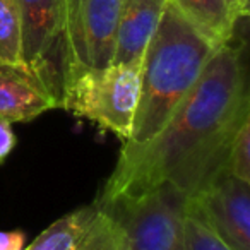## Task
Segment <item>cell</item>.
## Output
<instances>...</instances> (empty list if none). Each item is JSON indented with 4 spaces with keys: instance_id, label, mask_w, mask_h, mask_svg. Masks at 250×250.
Listing matches in <instances>:
<instances>
[{
    "instance_id": "6da1fadb",
    "label": "cell",
    "mask_w": 250,
    "mask_h": 250,
    "mask_svg": "<svg viewBox=\"0 0 250 250\" xmlns=\"http://www.w3.org/2000/svg\"><path fill=\"white\" fill-rule=\"evenodd\" d=\"M243 45L225 43L163 129L139 146H122L94 204L108 208L170 184L190 197L225 168L240 124L250 117Z\"/></svg>"
},
{
    "instance_id": "7a4b0ae2",
    "label": "cell",
    "mask_w": 250,
    "mask_h": 250,
    "mask_svg": "<svg viewBox=\"0 0 250 250\" xmlns=\"http://www.w3.org/2000/svg\"><path fill=\"white\" fill-rule=\"evenodd\" d=\"M216 48L219 46L201 35L168 0L141 59L136 117L130 139L122 146L144 144L163 129Z\"/></svg>"
},
{
    "instance_id": "3957f363",
    "label": "cell",
    "mask_w": 250,
    "mask_h": 250,
    "mask_svg": "<svg viewBox=\"0 0 250 250\" xmlns=\"http://www.w3.org/2000/svg\"><path fill=\"white\" fill-rule=\"evenodd\" d=\"M139 76L141 62L67 69L60 89V108L115 134L124 144L132 132Z\"/></svg>"
},
{
    "instance_id": "277c9868",
    "label": "cell",
    "mask_w": 250,
    "mask_h": 250,
    "mask_svg": "<svg viewBox=\"0 0 250 250\" xmlns=\"http://www.w3.org/2000/svg\"><path fill=\"white\" fill-rule=\"evenodd\" d=\"M185 197L170 184L103 208L120 221L124 250H184L182 216Z\"/></svg>"
},
{
    "instance_id": "5b68a950",
    "label": "cell",
    "mask_w": 250,
    "mask_h": 250,
    "mask_svg": "<svg viewBox=\"0 0 250 250\" xmlns=\"http://www.w3.org/2000/svg\"><path fill=\"white\" fill-rule=\"evenodd\" d=\"M124 0H65V67L101 69L111 63ZM63 79V77H62Z\"/></svg>"
},
{
    "instance_id": "8992f818",
    "label": "cell",
    "mask_w": 250,
    "mask_h": 250,
    "mask_svg": "<svg viewBox=\"0 0 250 250\" xmlns=\"http://www.w3.org/2000/svg\"><path fill=\"white\" fill-rule=\"evenodd\" d=\"M250 184L223 168L185 199L184 209L197 216L231 250H250Z\"/></svg>"
},
{
    "instance_id": "52a82bcc",
    "label": "cell",
    "mask_w": 250,
    "mask_h": 250,
    "mask_svg": "<svg viewBox=\"0 0 250 250\" xmlns=\"http://www.w3.org/2000/svg\"><path fill=\"white\" fill-rule=\"evenodd\" d=\"M22 26V62L62 89L65 67V0H16Z\"/></svg>"
},
{
    "instance_id": "ba28073f",
    "label": "cell",
    "mask_w": 250,
    "mask_h": 250,
    "mask_svg": "<svg viewBox=\"0 0 250 250\" xmlns=\"http://www.w3.org/2000/svg\"><path fill=\"white\" fill-rule=\"evenodd\" d=\"M124 245L120 221L93 202L59 218L24 250H124Z\"/></svg>"
},
{
    "instance_id": "9c48e42d",
    "label": "cell",
    "mask_w": 250,
    "mask_h": 250,
    "mask_svg": "<svg viewBox=\"0 0 250 250\" xmlns=\"http://www.w3.org/2000/svg\"><path fill=\"white\" fill-rule=\"evenodd\" d=\"M53 108H60V94L42 72L0 60V117L11 124L31 122Z\"/></svg>"
},
{
    "instance_id": "30bf717a",
    "label": "cell",
    "mask_w": 250,
    "mask_h": 250,
    "mask_svg": "<svg viewBox=\"0 0 250 250\" xmlns=\"http://www.w3.org/2000/svg\"><path fill=\"white\" fill-rule=\"evenodd\" d=\"M168 0H124L111 63L141 62Z\"/></svg>"
},
{
    "instance_id": "8fae6325",
    "label": "cell",
    "mask_w": 250,
    "mask_h": 250,
    "mask_svg": "<svg viewBox=\"0 0 250 250\" xmlns=\"http://www.w3.org/2000/svg\"><path fill=\"white\" fill-rule=\"evenodd\" d=\"M184 18L216 46L231 42L249 12L238 0H171Z\"/></svg>"
},
{
    "instance_id": "7c38bea8",
    "label": "cell",
    "mask_w": 250,
    "mask_h": 250,
    "mask_svg": "<svg viewBox=\"0 0 250 250\" xmlns=\"http://www.w3.org/2000/svg\"><path fill=\"white\" fill-rule=\"evenodd\" d=\"M0 60L22 62V26L16 0H0Z\"/></svg>"
},
{
    "instance_id": "4fadbf2b",
    "label": "cell",
    "mask_w": 250,
    "mask_h": 250,
    "mask_svg": "<svg viewBox=\"0 0 250 250\" xmlns=\"http://www.w3.org/2000/svg\"><path fill=\"white\" fill-rule=\"evenodd\" d=\"M225 168L231 177L250 184V117L240 124L226 154Z\"/></svg>"
},
{
    "instance_id": "5bb4252c",
    "label": "cell",
    "mask_w": 250,
    "mask_h": 250,
    "mask_svg": "<svg viewBox=\"0 0 250 250\" xmlns=\"http://www.w3.org/2000/svg\"><path fill=\"white\" fill-rule=\"evenodd\" d=\"M182 245L184 250H231L209 226L185 209L182 216Z\"/></svg>"
},
{
    "instance_id": "9a60e30c",
    "label": "cell",
    "mask_w": 250,
    "mask_h": 250,
    "mask_svg": "<svg viewBox=\"0 0 250 250\" xmlns=\"http://www.w3.org/2000/svg\"><path fill=\"white\" fill-rule=\"evenodd\" d=\"M16 136L12 130V124L0 117V165L7 160V156L16 147Z\"/></svg>"
},
{
    "instance_id": "2e32d148",
    "label": "cell",
    "mask_w": 250,
    "mask_h": 250,
    "mask_svg": "<svg viewBox=\"0 0 250 250\" xmlns=\"http://www.w3.org/2000/svg\"><path fill=\"white\" fill-rule=\"evenodd\" d=\"M24 233L0 231V250H24Z\"/></svg>"
},
{
    "instance_id": "e0dca14e",
    "label": "cell",
    "mask_w": 250,
    "mask_h": 250,
    "mask_svg": "<svg viewBox=\"0 0 250 250\" xmlns=\"http://www.w3.org/2000/svg\"><path fill=\"white\" fill-rule=\"evenodd\" d=\"M238 2H240V5H242V7L249 12V0H238Z\"/></svg>"
}]
</instances>
